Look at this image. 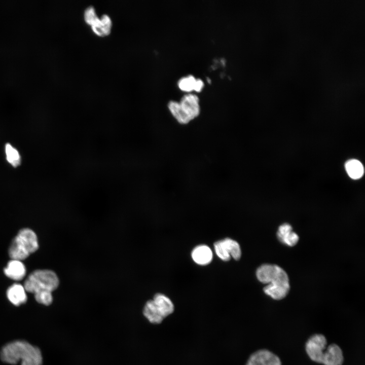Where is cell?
<instances>
[{"label":"cell","instance_id":"6da1fadb","mask_svg":"<svg viewBox=\"0 0 365 365\" xmlns=\"http://www.w3.org/2000/svg\"><path fill=\"white\" fill-rule=\"evenodd\" d=\"M0 357L4 362L21 365H42L43 357L41 350L25 341H15L5 345L0 351Z\"/></svg>","mask_w":365,"mask_h":365},{"label":"cell","instance_id":"7a4b0ae2","mask_svg":"<svg viewBox=\"0 0 365 365\" xmlns=\"http://www.w3.org/2000/svg\"><path fill=\"white\" fill-rule=\"evenodd\" d=\"M326 340L321 334L311 337L306 344V351L314 361L324 365H342L343 355L341 348L336 344L326 347Z\"/></svg>","mask_w":365,"mask_h":365},{"label":"cell","instance_id":"3957f363","mask_svg":"<svg viewBox=\"0 0 365 365\" xmlns=\"http://www.w3.org/2000/svg\"><path fill=\"white\" fill-rule=\"evenodd\" d=\"M167 107L174 121L180 126H187L198 118L201 113L199 98L193 93L184 95L179 101H169Z\"/></svg>","mask_w":365,"mask_h":365},{"label":"cell","instance_id":"277c9868","mask_svg":"<svg viewBox=\"0 0 365 365\" xmlns=\"http://www.w3.org/2000/svg\"><path fill=\"white\" fill-rule=\"evenodd\" d=\"M39 248L38 239L35 233L28 228L19 231L13 240L9 249V254L12 260H22Z\"/></svg>","mask_w":365,"mask_h":365},{"label":"cell","instance_id":"5b68a950","mask_svg":"<svg viewBox=\"0 0 365 365\" xmlns=\"http://www.w3.org/2000/svg\"><path fill=\"white\" fill-rule=\"evenodd\" d=\"M59 283L58 277L53 271L37 270L26 279L24 288L26 291L34 294L43 291L52 292L57 288Z\"/></svg>","mask_w":365,"mask_h":365},{"label":"cell","instance_id":"8992f818","mask_svg":"<svg viewBox=\"0 0 365 365\" xmlns=\"http://www.w3.org/2000/svg\"><path fill=\"white\" fill-rule=\"evenodd\" d=\"M258 279L263 283L272 286L289 285L288 277L285 271L276 265L264 264L257 270Z\"/></svg>","mask_w":365,"mask_h":365},{"label":"cell","instance_id":"52a82bcc","mask_svg":"<svg viewBox=\"0 0 365 365\" xmlns=\"http://www.w3.org/2000/svg\"><path fill=\"white\" fill-rule=\"evenodd\" d=\"M245 365H281L279 357L266 349L259 350L248 358Z\"/></svg>","mask_w":365,"mask_h":365},{"label":"cell","instance_id":"ba28073f","mask_svg":"<svg viewBox=\"0 0 365 365\" xmlns=\"http://www.w3.org/2000/svg\"><path fill=\"white\" fill-rule=\"evenodd\" d=\"M152 300L164 318L174 312V304L172 301L166 295L161 293H157L154 296Z\"/></svg>","mask_w":365,"mask_h":365},{"label":"cell","instance_id":"9c48e42d","mask_svg":"<svg viewBox=\"0 0 365 365\" xmlns=\"http://www.w3.org/2000/svg\"><path fill=\"white\" fill-rule=\"evenodd\" d=\"M277 235L278 239L283 243L289 246L295 245L299 241L298 235L292 231L291 226L284 223L279 226Z\"/></svg>","mask_w":365,"mask_h":365},{"label":"cell","instance_id":"30bf717a","mask_svg":"<svg viewBox=\"0 0 365 365\" xmlns=\"http://www.w3.org/2000/svg\"><path fill=\"white\" fill-rule=\"evenodd\" d=\"M5 274L14 280H21L24 277L26 269L23 264L19 260H12L4 269Z\"/></svg>","mask_w":365,"mask_h":365},{"label":"cell","instance_id":"8fae6325","mask_svg":"<svg viewBox=\"0 0 365 365\" xmlns=\"http://www.w3.org/2000/svg\"><path fill=\"white\" fill-rule=\"evenodd\" d=\"M7 296L9 301L15 306H19L27 301V296L24 287L15 283L9 287L7 291Z\"/></svg>","mask_w":365,"mask_h":365},{"label":"cell","instance_id":"7c38bea8","mask_svg":"<svg viewBox=\"0 0 365 365\" xmlns=\"http://www.w3.org/2000/svg\"><path fill=\"white\" fill-rule=\"evenodd\" d=\"M191 254L193 261L200 265H206L210 263L213 257L211 250L205 245L195 247Z\"/></svg>","mask_w":365,"mask_h":365},{"label":"cell","instance_id":"4fadbf2b","mask_svg":"<svg viewBox=\"0 0 365 365\" xmlns=\"http://www.w3.org/2000/svg\"><path fill=\"white\" fill-rule=\"evenodd\" d=\"M142 314L147 320L153 324H160L164 319L152 300L145 303L143 308Z\"/></svg>","mask_w":365,"mask_h":365},{"label":"cell","instance_id":"5bb4252c","mask_svg":"<svg viewBox=\"0 0 365 365\" xmlns=\"http://www.w3.org/2000/svg\"><path fill=\"white\" fill-rule=\"evenodd\" d=\"M112 22L110 17L103 14L94 25L91 26L93 32L99 36L108 35L111 30Z\"/></svg>","mask_w":365,"mask_h":365},{"label":"cell","instance_id":"9a60e30c","mask_svg":"<svg viewBox=\"0 0 365 365\" xmlns=\"http://www.w3.org/2000/svg\"><path fill=\"white\" fill-rule=\"evenodd\" d=\"M345 169L348 175L352 179L360 178L364 173L362 164L356 159H351L346 162Z\"/></svg>","mask_w":365,"mask_h":365},{"label":"cell","instance_id":"2e32d148","mask_svg":"<svg viewBox=\"0 0 365 365\" xmlns=\"http://www.w3.org/2000/svg\"><path fill=\"white\" fill-rule=\"evenodd\" d=\"M223 241L231 257H232L236 260L240 259L241 251L239 243L235 240L229 238L223 239Z\"/></svg>","mask_w":365,"mask_h":365},{"label":"cell","instance_id":"e0dca14e","mask_svg":"<svg viewBox=\"0 0 365 365\" xmlns=\"http://www.w3.org/2000/svg\"><path fill=\"white\" fill-rule=\"evenodd\" d=\"M6 158L8 162L14 167H17L20 165L21 157L18 151L7 143L5 145Z\"/></svg>","mask_w":365,"mask_h":365},{"label":"cell","instance_id":"ac0fdd59","mask_svg":"<svg viewBox=\"0 0 365 365\" xmlns=\"http://www.w3.org/2000/svg\"><path fill=\"white\" fill-rule=\"evenodd\" d=\"M196 79L191 75L182 77L178 81V86L183 91L191 92L194 90Z\"/></svg>","mask_w":365,"mask_h":365},{"label":"cell","instance_id":"d6986e66","mask_svg":"<svg viewBox=\"0 0 365 365\" xmlns=\"http://www.w3.org/2000/svg\"><path fill=\"white\" fill-rule=\"evenodd\" d=\"M214 247L216 254L221 260L225 261L230 260L231 256L228 252L223 240L215 242Z\"/></svg>","mask_w":365,"mask_h":365},{"label":"cell","instance_id":"ffe728a7","mask_svg":"<svg viewBox=\"0 0 365 365\" xmlns=\"http://www.w3.org/2000/svg\"><path fill=\"white\" fill-rule=\"evenodd\" d=\"M84 16L85 22L91 26L97 23L100 18L97 15L94 8L92 6L88 7L85 9Z\"/></svg>","mask_w":365,"mask_h":365},{"label":"cell","instance_id":"44dd1931","mask_svg":"<svg viewBox=\"0 0 365 365\" xmlns=\"http://www.w3.org/2000/svg\"><path fill=\"white\" fill-rule=\"evenodd\" d=\"M34 295L35 300L40 304L49 305L52 303L53 296L51 291L40 292Z\"/></svg>","mask_w":365,"mask_h":365},{"label":"cell","instance_id":"7402d4cb","mask_svg":"<svg viewBox=\"0 0 365 365\" xmlns=\"http://www.w3.org/2000/svg\"><path fill=\"white\" fill-rule=\"evenodd\" d=\"M204 85V82L201 79H197L194 90L197 92H200L202 90Z\"/></svg>","mask_w":365,"mask_h":365}]
</instances>
